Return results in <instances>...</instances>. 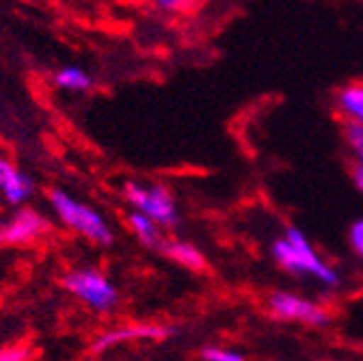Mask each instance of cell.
I'll return each instance as SVG.
<instances>
[{
	"label": "cell",
	"mask_w": 363,
	"mask_h": 361,
	"mask_svg": "<svg viewBox=\"0 0 363 361\" xmlns=\"http://www.w3.org/2000/svg\"><path fill=\"white\" fill-rule=\"evenodd\" d=\"M270 255L275 264L292 277H311L327 288L340 286V273L320 257V253L309 243L307 234L298 228H288L284 236L272 240Z\"/></svg>",
	"instance_id": "1"
},
{
	"label": "cell",
	"mask_w": 363,
	"mask_h": 361,
	"mask_svg": "<svg viewBox=\"0 0 363 361\" xmlns=\"http://www.w3.org/2000/svg\"><path fill=\"white\" fill-rule=\"evenodd\" d=\"M48 204L63 228H67L76 236L98 247H111L115 243V232L106 216L86 201L74 197L63 189H52L48 193Z\"/></svg>",
	"instance_id": "2"
},
{
	"label": "cell",
	"mask_w": 363,
	"mask_h": 361,
	"mask_svg": "<svg viewBox=\"0 0 363 361\" xmlns=\"http://www.w3.org/2000/svg\"><path fill=\"white\" fill-rule=\"evenodd\" d=\"M63 288L69 296L98 313H111L121 299L117 286L108 279L104 270L96 266L72 268L63 277Z\"/></svg>",
	"instance_id": "3"
},
{
	"label": "cell",
	"mask_w": 363,
	"mask_h": 361,
	"mask_svg": "<svg viewBox=\"0 0 363 361\" xmlns=\"http://www.w3.org/2000/svg\"><path fill=\"white\" fill-rule=\"evenodd\" d=\"M121 193H123L125 204L132 210L150 216L162 230L177 228L179 225V210H177L175 197L164 184H143V182H132L130 179V182L123 184Z\"/></svg>",
	"instance_id": "4"
},
{
	"label": "cell",
	"mask_w": 363,
	"mask_h": 361,
	"mask_svg": "<svg viewBox=\"0 0 363 361\" xmlns=\"http://www.w3.org/2000/svg\"><path fill=\"white\" fill-rule=\"evenodd\" d=\"M268 311L275 316L277 321L284 323H298L305 327H327L331 323V313L327 311L325 305L315 303L307 296H301L290 290H275L270 292L268 301Z\"/></svg>",
	"instance_id": "5"
},
{
	"label": "cell",
	"mask_w": 363,
	"mask_h": 361,
	"mask_svg": "<svg viewBox=\"0 0 363 361\" xmlns=\"http://www.w3.org/2000/svg\"><path fill=\"white\" fill-rule=\"evenodd\" d=\"M52 230V221L37 208H18L0 221V247H26Z\"/></svg>",
	"instance_id": "6"
},
{
	"label": "cell",
	"mask_w": 363,
	"mask_h": 361,
	"mask_svg": "<svg viewBox=\"0 0 363 361\" xmlns=\"http://www.w3.org/2000/svg\"><path fill=\"white\" fill-rule=\"evenodd\" d=\"M173 335V327L169 325H156V323H139V325H125V327H115L104 333H100L91 346L94 352H104L108 348L136 342V340H164Z\"/></svg>",
	"instance_id": "7"
},
{
	"label": "cell",
	"mask_w": 363,
	"mask_h": 361,
	"mask_svg": "<svg viewBox=\"0 0 363 361\" xmlns=\"http://www.w3.org/2000/svg\"><path fill=\"white\" fill-rule=\"evenodd\" d=\"M0 195H3V199L16 210L24 208L35 195L33 177L24 173L22 169H18L5 156H0Z\"/></svg>",
	"instance_id": "8"
},
{
	"label": "cell",
	"mask_w": 363,
	"mask_h": 361,
	"mask_svg": "<svg viewBox=\"0 0 363 361\" xmlns=\"http://www.w3.org/2000/svg\"><path fill=\"white\" fill-rule=\"evenodd\" d=\"M160 253L164 257H169L171 262H175L177 266L193 270V273H203L208 268V260L201 253V249L195 247L193 243L182 240V238H164Z\"/></svg>",
	"instance_id": "9"
},
{
	"label": "cell",
	"mask_w": 363,
	"mask_h": 361,
	"mask_svg": "<svg viewBox=\"0 0 363 361\" xmlns=\"http://www.w3.org/2000/svg\"><path fill=\"white\" fill-rule=\"evenodd\" d=\"M125 223H128L132 236L139 240V245H143L145 249H152V251H160L164 236H162V228L156 221H152L150 216L136 212V210H130L125 214Z\"/></svg>",
	"instance_id": "10"
},
{
	"label": "cell",
	"mask_w": 363,
	"mask_h": 361,
	"mask_svg": "<svg viewBox=\"0 0 363 361\" xmlns=\"http://www.w3.org/2000/svg\"><path fill=\"white\" fill-rule=\"evenodd\" d=\"M337 104H340L342 113L348 117V121L363 128V84L344 87L337 96Z\"/></svg>",
	"instance_id": "11"
},
{
	"label": "cell",
	"mask_w": 363,
	"mask_h": 361,
	"mask_svg": "<svg viewBox=\"0 0 363 361\" xmlns=\"http://www.w3.org/2000/svg\"><path fill=\"white\" fill-rule=\"evenodd\" d=\"M55 82H57V87L65 89V91H74V94L89 91L91 84H94L91 76L84 70L76 67V65H67V67L59 70L55 74Z\"/></svg>",
	"instance_id": "12"
},
{
	"label": "cell",
	"mask_w": 363,
	"mask_h": 361,
	"mask_svg": "<svg viewBox=\"0 0 363 361\" xmlns=\"http://www.w3.org/2000/svg\"><path fill=\"white\" fill-rule=\"evenodd\" d=\"M203 361H245V357L232 348H220V346H208L201 350Z\"/></svg>",
	"instance_id": "13"
},
{
	"label": "cell",
	"mask_w": 363,
	"mask_h": 361,
	"mask_svg": "<svg viewBox=\"0 0 363 361\" xmlns=\"http://www.w3.org/2000/svg\"><path fill=\"white\" fill-rule=\"evenodd\" d=\"M344 139H346V143H348L352 154L363 152V128L361 126H357L352 121H346V126H344Z\"/></svg>",
	"instance_id": "14"
},
{
	"label": "cell",
	"mask_w": 363,
	"mask_h": 361,
	"mask_svg": "<svg viewBox=\"0 0 363 361\" xmlns=\"http://www.w3.org/2000/svg\"><path fill=\"white\" fill-rule=\"evenodd\" d=\"M30 357H33V350L26 344L0 348V361H30Z\"/></svg>",
	"instance_id": "15"
},
{
	"label": "cell",
	"mask_w": 363,
	"mask_h": 361,
	"mask_svg": "<svg viewBox=\"0 0 363 361\" xmlns=\"http://www.w3.org/2000/svg\"><path fill=\"white\" fill-rule=\"evenodd\" d=\"M348 243H350V249L357 253V257L363 260V216L357 218L350 230H348Z\"/></svg>",
	"instance_id": "16"
},
{
	"label": "cell",
	"mask_w": 363,
	"mask_h": 361,
	"mask_svg": "<svg viewBox=\"0 0 363 361\" xmlns=\"http://www.w3.org/2000/svg\"><path fill=\"white\" fill-rule=\"evenodd\" d=\"M352 184L363 195V165H352Z\"/></svg>",
	"instance_id": "17"
},
{
	"label": "cell",
	"mask_w": 363,
	"mask_h": 361,
	"mask_svg": "<svg viewBox=\"0 0 363 361\" xmlns=\"http://www.w3.org/2000/svg\"><path fill=\"white\" fill-rule=\"evenodd\" d=\"M189 3V0H156V5L164 11H173V9H179L184 7Z\"/></svg>",
	"instance_id": "18"
},
{
	"label": "cell",
	"mask_w": 363,
	"mask_h": 361,
	"mask_svg": "<svg viewBox=\"0 0 363 361\" xmlns=\"http://www.w3.org/2000/svg\"><path fill=\"white\" fill-rule=\"evenodd\" d=\"M354 162H357V165H363V152L354 154Z\"/></svg>",
	"instance_id": "19"
}]
</instances>
